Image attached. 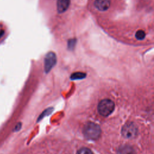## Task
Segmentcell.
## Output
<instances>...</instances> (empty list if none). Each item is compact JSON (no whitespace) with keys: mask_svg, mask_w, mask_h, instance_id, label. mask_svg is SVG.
<instances>
[{"mask_svg":"<svg viewBox=\"0 0 154 154\" xmlns=\"http://www.w3.org/2000/svg\"><path fill=\"white\" fill-rule=\"evenodd\" d=\"M83 133L87 139L95 140L99 138L101 129L97 124L93 122H88L84 127Z\"/></svg>","mask_w":154,"mask_h":154,"instance_id":"obj_1","label":"cell"},{"mask_svg":"<svg viewBox=\"0 0 154 154\" xmlns=\"http://www.w3.org/2000/svg\"><path fill=\"white\" fill-rule=\"evenodd\" d=\"M115 104L113 101L108 99L102 100L98 104L97 110L99 113L104 117L108 116L114 111Z\"/></svg>","mask_w":154,"mask_h":154,"instance_id":"obj_2","label":"cell"},{"mask_svg":"<svg viewBox=\"0 0 154 154\" xmlns=\"http://www.w3.org/2000/svg\"><path fill=\"white\" fill-rule=\"evenodd\" d=\"M138 134V129L137 126L132 122L126 123L122 129V135L128 139L135 138Z\"/></svg>","mask_w":154,"mask_h":154,"instance_id":"obj_3","label":"cell"},{"mask_svg":"<svg viewBox=\"0 0 154 154\" xmlns=\"http://www.w3.org/2000/svg\"><path fill=\"white\" fill-rule=\"evenodd\" d=\"M57 62L56 55L53 52H48L45 58V70L46 73L49 72L55 66Z\"/></svg>","mask_w":154,"mask_h":154,"instance_id":"obj_4","label":"cell"},{"mask_svg":"<svg viewBox=\"0 0 154 154\" xmlns=\"http://www.w3.org/2000/svg\"><path fill=\"white\" fill-rule=\"evenodd\" d=\"M111 4V0H94L95 7L100 11L107 10Z\"/></svg>","mask_w":154,"mask_h":154,"instance_id":"obj_5","label":"cell"},{"mask_svg":"<svg viewBox=\"0 0 154 154\" xmlns=\"http://www.w3.org/2000/svg\"><path fill=\"white\" fill-rule=\"evenodd\" d=\"M70 0H57V8L59 13L65 12L69 8Z\"/></svg>","mask_w":154,"mask_h":154,"instance_id":"obj_6","label":"cell"},{"mask_svg":"<svg viewBox=\"0 0 154 154\" xmlns=\"http://www.w3.org/2000/svg\"><path fill=\"white\" fill-rule=\"evenodd\" d=\"M134 150L132 147L126 145L120 148L118 154H134Z\"/></svg>","mask_w":154,"mask_h":154,"instance_id":"obj_7","label":"cell"},{"mask_svg":"<svg viewBox=\"0 0 154 154\" xmlns=\"http://www.w3.org/2000/svg\"><path fill=\"white\" fill-rule=\"evenodd\" d=\"M86 76V74L83 72H75L73 74H72L70 76V79L73 80L75 79H83Z\"/></svg>","mask_w":154,"mask_h":154,"instance_id":"obj_8","label":"cell"},{"mask_svg":"<svg viewBox=\"0 0 154 154\" xmlns=\"http://www.w3.org/2000/svg\"><path fill=\"white\" fill-rule=\"evenodd\" d=\"M145 36H146L145 32L143 30H141V29L138 30L135 33V37L138 40H143Z\"/></svg>","mask_w":154,"mask_h":154,"instance_id":"obj_9","label":"cell"},{"mask_svg":"<svg viewBox=\"0 0 154 154\" xmlns=\"http://www.w3.org/2000/svg\"><path fill=\"white\" fill-rule=\"evenodd\" d=\"M76 154H93V152L88 148L82 147L77 151Z\"/></svg>","mask_w":154,"mask_h":154,"instance_id":"obj_10","label":"cell"},{"mask_svg":"<svg viewBox=\"0 0 154 154\" xmlns=\"http://www.w3.org/2000/svg\"><path fill=\"white\" fill-rule=\"evenodd\" d=\"M20 128H21V123H17V124L16 125V126H15L14 130L15 131H19V130L20 129Z\"/></svg>","mask_w":154,"mask_h":154,"instance_id":"obj_11","label":"cell"},{"mask_svg":"<svg viewBox=\"0 0 154 154\" xmlns=\"http://www.w3.org/2000/svg\"><path fill=\"white\" fill-rule=\"evenodd\" d=\"M4 33V31L3 30H1V31H0V38L3 35Z\"/></svg>","mask_w":154,"mask_h":154,"instance_id":"obj_12","label":"cell"}]
</instances>
